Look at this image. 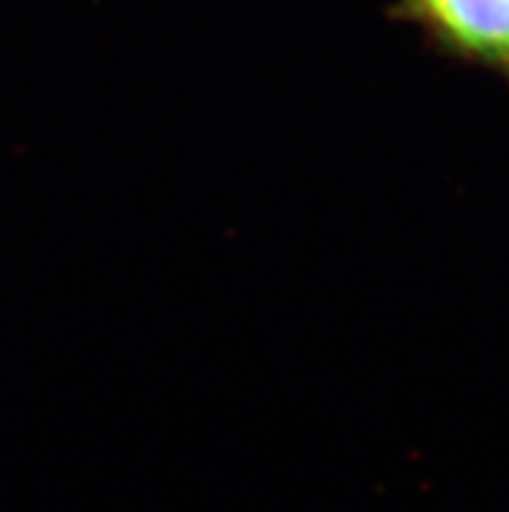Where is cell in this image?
I'll list each match as a JSON object with an SVG mask.
<instances>
[{
	"label": "cell",
	"instance_id": "obj_1",
	"mask_svg": "<svg viewBox=\"0 0 509 512\" xmlns=\"http://www.w3.org/2000/svg\"><path fill=\"white\" fill-rule=\"evenodd\" d=\"M452 52L509 73V0H413Z\"/></svg>",
	"mask_w": 509,
	"mask_h": 512
}]
</instances>
